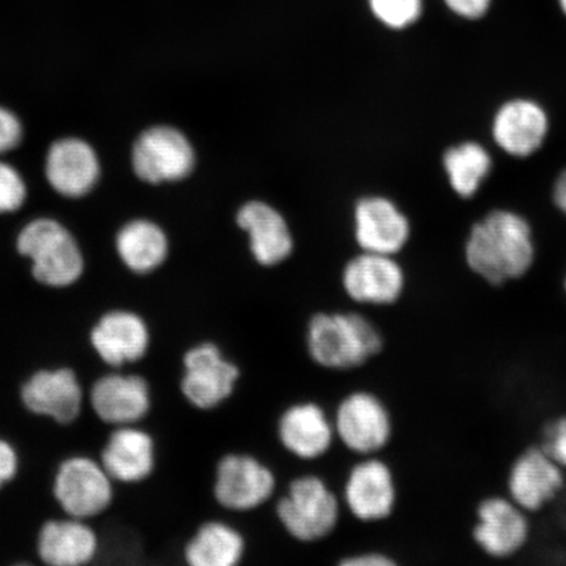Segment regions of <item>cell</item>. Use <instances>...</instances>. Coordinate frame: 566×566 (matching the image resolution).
Listing matches in <instances>:
<instances>
[{
  "label": "cell",
  "mask_w": 566,
  "mask_h": 566,
  "mask_svg": "<svg viewBox=\"0 0 566 566\" xmlns=\"http://www.w3.org/2000/svg\"><path fill=\"white\" fill-rule=\"evenodd\" d=\"M537 254L533 221L512 207L497 205L481 212L463 237L464 265L491 287L526 279L537 263Z\"/></svg>",
  "instance_id": "6da1fadb"
},
{
  "label": "cell",
  "mask_w": 566,
  "mask_h": 566,
  "mask_svg": "<svg viewBox=\"0 0 566 566\" xmlns=\"http://www.w3.org/2000/svg\"><path fill=\"white\" fill-rule=\"evenodd\" d=\"M304 348L321 369L349 373L378 358L386 338L370 317L356 311H318L304 328Z\"/></svg>",
  "instance_id": "7a4b0ae2"
},
{
  "label": "cell",
  "mask_w": 566,
  "mask_h": 566,
  "mask_svg": "<svg viewBox=\"0 0 566 566\" xmlns=\"http://www.w3.org/2000/svg\"><path fill=\"white\" fill-rule=\"evenodd\" d=\"M274 500L275 520L283 533L296 543L327 541L336 533L343 518L339 493L316 473L294 478Z\"/></svg>",
  "instance_id": "3957f363"
},
{
  "label": "cell",
  "mask_w": 566,
  "mask_h": 566,
  "mask_svg": "<svg viewBox=\"0 0 566 566\" xmlns=\"http://www.w3.org/2000/svg\"><path fill=\"white\" fill-rule=\"evenodd\" d=\"M486 133L502 157L527 161L546 150L554 118L546 103L535 95L513 94L493 106Z\"/></svg>",
  "instance_id": "277c9868"
},
{
  "label": "cell",
  "mask_w": 566,
  "mask_h": 566,
  "mask_svg": "<svg viewBox=\"0 0 566 566\" xmlns=\"http://www.w3.org/2000/svg\"><path fill=\"white\" fill-rule=\"evenodd\" d=\"M242 375L221 345L202 339L182 353L180 394L193 409L212 412L235 396Z\"/></svg>",
  "instance_id": "5b68a950"
},
{
  "label": "cell",
  "mask_w": 566,
  "mask_h": 566,
  "mask_svg": "<svg viewBox=\"0 0 566 566\" xmlns=\"http://www.w3.org/2000/svg\"><path fill=\"white\" fill-rule=\"evenodd\" d=\"M277 492L279 479L274 470L251 452L230 451L217 460L211 495L222 511L256 512L273 501Z\"/></svg>",
  "instance_id": "8992f818"
},
{
  "label": "cell",
  "mask_w": 566,
  "mask_h": 566,
  "mask_svg": "<svg viewBox=\"0 0 566 566\" xmlns=\"http://www.w3.org/2000/svg\"><path fill=\"white\" fill-rule=\"evenodd\" d=\"M332 419L337 443L354 457L381 455L394 440L391 409L370 389H353L345 394L332 412Z\"/></svg>",
  "instance_id": "52a82bcc"
},
{
  "label": "cell",
  "mask_w": 566,
  "mask_h": 566,
  "mask_svg": "<svg viewBox=\"0 0 566 566\" xmlns=\"http://www.w3.org/2000/svg\"><path fill=\"white\" fill-rule=\"evenodd\" d=\"M18 250L33 263L34 279L42 285L67 287L82 277L84 260L80 245L53 219L27 224L18 238Z\"/></svg>",
  "instance_id": "ba28073f"
},
{
  "label": "cell",
  "mask_w": 566,
  "mask_h": 566,
  "mask_svg": "<svg viewBox=\"0 0 566 566\" xmlns=\"http://www.w3.org/2000/svg\"><path fill=\"white\" fill-rule=\"evenodd\" d=\"M344 512L364 525H378L396 512L399 485L392 465L381 455L357 458L339 492Z\"/></svg>",
  "instance_id": "9c48e42d"
},
{
  "label": "cell",
  "mask_w": 566,
  "mask_h": 566,
  "mask_svg": "<svg viewBox=\"0 0 566 566\" xmlns=\"http://www.w3.org/2000/svg\"><path fill=\"white\" fill-rule=\"evenodd\" d=\"M53 493L66 515L87 521L111 506L113 479L101 462L88 457H71L55 472Z\"/></svg>",
  "instance_id": "30bf717a"
},
{
  "label": "cell",
  "mask_w": 566,
  "mask_h": 566,
  "mask_svg": "<svg viewBox=\"0 0 566 566\" xmlns=\"http://www.w3.org/2000/svg\"><path fill=\"white\" fill-rule=\"evenodd\" d=\"M531 537L530 514L507 494H493L476 506L472 541L488 557L506 560L526 548Z\"/></svg>",
  "instance_id": "8fae6325"
},
{
  "label": "cell",
  "mask_w": 566,
  "mask_h": 566,
  "mask_svg": "<svg viewBox=\"0 0 566 566\" xmlns=\"http://www.w3.org/2000/svg\"><path fill=\"white\" fill-rule=\"evenodd\" d=\"M281 449L301 462H317L337 443L332 413L321 402L300 400L283 408L275 421Z\"/></svg>",
  "instance_id": "7c38bea8"
},
{
  "label": "cell",
  "mask_w": 566,
  "mask_h": 566,
  "mask_svg": "<svg viewBox=\"0 0 566 566\" xmlns=\"http://www.w3.org/2000/svg\"><path fill=\"white\" fill-rule=\"evenodd\" d=\"M134 172L150 184L186 179L193 171L196 155L192 144L171 126H154L142 133L133 147Z\"/></svg>",
  "instance_id": "4fadbf2b"
},
{
  "label": "cell",
  "mask_w": 566,
  "mask_h": 566,
  "mask_svg": "<svg viewBox=\"0 0 566 566\" xmlns=\"http://www.w3.org/2000/svg\"><path fill=\"white\" fill-rule=\"evenodd\" d=\"M566 472L541 444L531 446L507 471L506 494L530 515L539 513L564 491Z\"/></svg>",
  "instance_id": "5bb4252c"
},
{
  "label": "cell",
  "mask_w": 566,
  "mask_h": 566,
  "mask_svg": "<svg viewBox=\"0 0 566 566\" xmlns=\"http://www.w3.org/2000/svg\"><path fill=\"white\" fill-rule=\"evenodd\" d=\"M342 283L353 302L364 306H394L405 295V268L391 254L364 252L345 265Z\"/></svg>",
  "instance_id": "9a60e30c"
},
{
  "label": "cell",
  "mask_w": 566,
  "mask_h": 566,
  "mask_svg": "<svg viewBox=\"0 0 566 566\" xmlns=\"http://www.w3.org/2000/svg\"><path fill=\"white\" fill-rule=\"evenodd\" d=\"M90 402L105 423L116 428L139 424L153 409L151 386L138 374L104 375L92 386Z\"/></svg>",
  "instance_id": "2e32d148"
},
{
  "label": "cell",
  "mask_w": 566,
  "mask_h": 566,
  "mask_svg": "<svg viewBox=\"0 0 566 566\" xmlns=\"http://www.w3.org/2000/svg\"><path fill=\"white\" fill-rule=\"evenodd\" d=\"M151 339L150 325L129 310L109 311L90 332L92 348L112 367L139 363L150 352Z\"/></svg>",
  "instance_id": "e0dca14e"
},
{
  "label": "cell",
  "mask_w": 566,
  "mask_h": 566,
  "mask_svg": "<svg viewBox=\"0 0 566 566\" xmlns=\"http://www.w3.org/2000/svg\"><path fill=\"white\" fill-rule=\"evenodd\" d=\"M83 399L81 381L67 367L35 371L21 387V401L30 412L61 424L80 417Z\"/></svg>",
  "instance_id": "ac0fdd59"
},
{
  "label": "cell",
  "mask_w": 566,
  "mask_h": 566,
  "mask_svg": "<svg viewBox=\"0 0 566 566\" xmlns=\"http://www.w3.org/2000/svg\"><path fill=\"white\" fill-rule=\"evenodd\" d=\"M446 184L457 200L470 202L483 192L495 171L492 148L475 137L452 140L441 154Z\"/></svg>",
  "instance_id": "d6986e66"
},
{
  "label": "cell",
  "mask_w": 566,
  "mask_h": 566,
  "mask_svg": "<svg viewBox=\"0 0 566 566\" xmlns=\"http://www.w3.org/2000/svg\"><path fill=\"white\" fill-rule=\"evenodd\" d=\"M101 463L113 481L144 483L157 470V442L151 433L138 424L117 427L104 446Z\"/></svg>",
  "instance_id": "ffe728a7"
},
{
  "label": "cell",
  "mask_w": 566,
  "mask_h": 566,
  "mask_svg": "<svg viewBox=\"0 0 566 566\" xmlns=\"http://www.w3.org/2000/svg\"><path fill=\"white\" fill-rule=\"evenodd\" d=\"M412 226L406 212L385 197H369L356 209V237L364 252L395 254L409 243Z\"/></svg>",
  "instance_id": "44dd1931"
},
{
  "label": "cell",
  "mask_w": 566,
  "mask_h": 566,
  "mask_svg": "<svg viewBox=\"0 0 566 566\" xmlns=\"http://www.w3.org/2000/svg\"><path fill=\"white\" fill-rule=\"evenodd\" d=\"M45 174L56 192L70 198L87 195L101 176V163L87 142L63 138L49 148Z\"/></svg>",
  "instance_id": "7402d4cb"
},
{
  "label": "cell",
  "mask_w": 566,
  "mask_h": 566,
  "mask_svg": "<svg viewBox=\"0 0 566 566\" xmlns=\"http://www.w3.org/2000/svg\"><path fill=\"white\" fill-rule=\"evenodd\" d=\"M98 539L86 521L69 516L42 525L38 536V555L52 566H82L97 555Z\"/></svg>",
  "instance_id": "603a6c76"
},
{
  "label": "cell",
  "mask_w": 566,
  "mask_h": 566,
  "mask_svg": "<svg viewBox=\"0 0 566 566\" xmlns=\"http://www.w3.org/2000/svg\"><path fill=\"white\" fill-rule=\"evenodd\" d=\"M237 221L250 235L251 251L260 265H279L293 253L294 242L285 218L268 203H245L239 210Z\"/></svg>",
  "instance_id": "cb8c5ba5"
},
{
  "label": "cell",
  "mask_w": 566,
  "mask_h": 566,
  "mask_svg": "<svg viewBox=\"0 0 566 566\" xmlns=\"http://www.w3.org/2000/svg\"><path fill=\"white\" fill-rule=\"evenodd\" d=\"M248 542L243 531L229 521L211 518L200 523L182 546L189 566H238L244 562Z\"/></svg>",
  "instance_id": "d4e9b609"
},
{
  "label": "cell",
  "mask_w": 566,
  "mask_h": 566,
  "mask_svg": "<svg viewBox=\"0 0 566 566\" xmlns=\"http://www.w3.org/2000/svg\"><path fill=\"white\" fill-rule=\"evenodd\" d=\"M117 252L132 272L148 274L165 264L168 256L166 233L150 221L127 223L117 235Z\"/></svg>",
  "instance_id": "484cf974"
},
{
  "label": "cell",
  "mask_w": 566,
  "mask_h": 566,
  "mask_svg": "<svg viewBox=\"0 0 566 566\" xmlns=\"http://www.w3.org/2000/svg\"><path fill=\"white\" fill-rule=\"evenodd\" d=\"M370 6L374 15L396 31L413 25L422 13V0H370Z\"/></svg>",
  "instance_id": "4316f807"
},
{
  "label": "cell",
  "mask_w": 566,
  "mask_h": 566,
  "mask_svg": "<svg viewBox=\"0 0 566 566\" xmlns=\"http://www.w3.org/2000/svg\"><path fill=\"white\" fill-rule=\"evenodd\" d=\"M23 177L7 163L0 161V212L17 211L25 201Z\"/></svg>",
  "instance_id": "83f0119b"
},
{
  "label": "cell",
  "mask_w": 566,
  "mask_h": 566,
  "mask_svg": "<svg viewBox=\"0 0 566 566\" xmlns=\"http://www.w3.org/2000/svg\"><path fill=\"white\" fill-rule=\"evenodd\" d=\"M541 446L566 472V415L556 417L547 424Z\"/></svg>",
  "instance_id": "f1b7e54d"
},
{
  "label": "cell",
  "mask_w": 566,
  "mask_h": 566,
  "mask_svg": "<svg viewBox=\"0 0 566 566\" xmlns=\"http://www.w3.org/2000/svg\"><path fill=\"white\" fill-rule=\"evenodd\" d=\"M23 138V126L19 118L9 109L0 106V154L19 146Z\"/></svg>",
  "instance_id": "f546056e"
},
{
  "label": "cell",
  "mask_w": 566,
  "mask_h": 566,
  "mask_svg": "<svg viewBox=\"0 0 566 566\" xmlns=\"http://www.w3.org/2000/svg\"><path fill=\"white\" fill-rule=\"evenodd\" d=\"M492 0H444L455 17L469 21L483 19L491 9Z\"/></svg>",
  "instance_id": "4dcf8cb0"
},
{
  "label": "cell",
  "mask_w": 566,
  "mask_h": 566,
  "mask_svg": "<svg viewBox=\"0 0 566 566\" xmlns=\"http://www.w3.org/2000/svg\"><path fill=\"white\" fill-rule=\"evenodd\" d=\"M20 459L15 448L0 438V490L18 475Z\"/></svg>",
  "instance_id": "1f68e13d"
},
{
  "label": "cell",
  "mask_w": 566,
  "mask_h": 566,
  "mask_svg": "<svg viewBox=\"0 0 566 566\" xmlns=\"http://www.w3.org/2000/svg\"><path fill=\"white\" fill-rule=\"evenodd\" d=\"M338 564L342 566H394L398 562L384 551H364L344 556Z\"/></svg>",
  "instance_id": "d6a6232c"
},
{
  "label": "cell",
  "mask_w": 566,
  "mask_h": 566,
  "mask_svg": "<svg viewBox=\"0 0 566 566\" xmlns=\"http://www.w3.org/2000/svg\"><path fill=\"white\" fill-rule=\"evenodd\" d=\"M549 202L566 222V166L558 169L549 186Z\"/></svg>",
  "instance_id": "836d02e7"
},
{
  "label": "cell",
  "mask_w": 566,
  "mask_h": 566,
  "mask_svg": "<svg viewBox=\"0 0 566 566\" xmlns=\"http://www.w3.org/2000/svg\"><path fill=\"white\" fill-rule=\"evenodd\" d=\"M558 4H560V9L566 17V0H558Z\"/></svg>",
  "instance_id": "e575fe53"
},
{
  "label": "cell",
  "mask_w": 566,
  "mask_h": 566,
  "mask_svg": "<svg viewBox=\"0 0 566 566\" xmlns=\"http://www.w3.org/2000/svg\"><path fill=\"white\" fill-rule=\"evenodd\" d=\"M563 290H564V294L566 296V272H565L564 280H563Z\"/></svg>",
  "instance_id": "d590c367"
}]
</instances>
